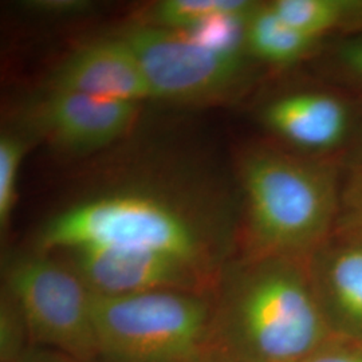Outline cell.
<instances>
[{
	"label": "cell",
	"instance_id": "obj_5",
	"mask_svg": "<svg viewBox=\"0 0 362 362\" xmlns=\"http://www.w3.org/2000/svg\"><path fill=\"white\" fill-rule=\"evenodd\" d=\"M6 286L25 320L30 346L98 362L91 291L67 264L38 251L16 257L7 264Z\"/></svg>",
	"mask_w": 362,
	"mask_h": 362
},
{
	"label": "cell",
	"instance_id": "obj_15",
	"mask_svg": "<svg viewBox=\"0 0 362 362\" xmlns=\"http://www.w3.org/2000/svg\"><path fill=\"white\" fill-rule=\"evenodd\" d=\"M25 153V144L10 134L0 139V226L4 230L10 221L15 203L18 172Z\"/></svg>",
	"mask_w": 362,
	"mask_h": 362
},
{
	"label": "cell",
	"instance_id": "obj_18",
	"mask_svg": "<svg viewBox=\"0 0 362 362\" xmlns=\"http://www.w3.org/2000/svg\"><path fill=\"white\" fill-rule=\"evenodd\" d=\"M362 339L338 338L299 362H362Z\"/></svg>",
	"mask_w": 362,
	"mask_h": 362
},
{
	"label": "cell",
	"instance_id": "obj_23",
	"mask_svg": "<svg viewBox=\"0 0 362 362\" xmlns=\"http://www.w3.org/2000/svg\"><path fill=\"white\" fill-rule=\"evenodd\" d=\"M357 164H362V146L360 148V155H358V158H357Z\"/></svg>",
	"mask_w": 362,
	"mask_h": 362
},
{
	"label": "cell",
	"instance_id": "obj_13",
	"mask_svg": "<svg viewBox=\"0 0 362 362\" xmlns=\"http://www.w3.org/2000/svg\"><path fill=\"white\" fill-rule=\"evenodd\" d=\"M270 7L286 23L317 39L339 26L357 8L338 0H276Z\"/></svg>",
	"mask_w": 362,
	"mask_h": 362
},
{
	"label": "cell",
	"instance_id": "obj_8",
	"mask_svg": "<svg viewBox=\"0 0 362 362\" xmlns=\"http://www.w3.org/2000/svg\"><path fill=\"white\" fill-rule=\"evenodd\" d=\"M137 115L139 103L50 91L33 110V122L59 148L82 153L122 137Z\"/></svg>",
	"mask_w": 362,
	"mask_h": 362
},
{
	"label": "cell",
	"instance_id": "obj_12",
	"mask_svg": "<svg viewBox=\"0 0 362 362\" xmlns=\"http://www.w3.org/2000/svg\"><path fill=\"white\" fill-rule=\"evenodd\" d=\"M320 39L290 26L269 6H258L247 25V49L272 65L303 58Z\"/></svg>",
	"mask_w": 362,
	"mask_h": 362
},
{
	"label": "cell",
	"instance_id": "obj_17",
	"mask_svg": "<svg viewBox=\"0 0 362 362\" xmlns=\"http://www.w3.org/2000/svg\"><path fill=\"white\" fill-rule=\"evenodd\" d=\"M30 346V338L22 313L6 294L0 314V356L1 362H18Z\"/></svg>",
	"mask_w": 362,
	"mask_h": 362
},
{
	"label": "cell",
	"instance_id": "obj_3",
	"mask_svg": "<svg viewBox=\"0 0 362 362\" xmlns=\"http://www.w3.org/2000/svg\"><path fill=\"white\" fill-rule=\"evenodd\" d=\"M91 314L98 362H194L211 346L209 294L91 291Z\"/></svg>",
	"mask_w": 362,
	"mask_h": 362
},
{
	"label": "cell",
	"instance_id": "obj_1",
	"mask_svg": "<svg viewBox=\"0 0 362 362\" xmlns=\"http://www.w3.org/2000/svg\"><path fill=\"white\" fill-rule=\"evenodd\" d=\"M209 350L231 362H299L337 336L311 281L309 259L246 258L219 278Z\"/></svg>",
	"mask_w": 362,
	"mask_h": 362
},
{
	"label": "cell",
	"instance_id": "obj_11",
	"mask_svg": "<svg viewBox=\"0 0 362 362\" xmlns=\"http://www.w3.org/2000/svg\"><path fill=\"white\" fill-rule=\"evenodd\" d=\"M263 124L275 136L311 152L332 151L350 128V110L329 93L302 91L279 97L262 113Z\"/></svg>",
	"mask_w": 362,
	"mask_h": 362
},
{
	"label": "cell",
	"instance_id": "obj_20",
	"mask_svg": "<svg viewBox=\"0 0 362 362\" xmlns=\"http://www.w3.org/2000/svg\"><path fill=\"white\" fill-rule=\"evenodd\" d=\"M338 61L350 76L362 82V38L342 43L338 47Z\"/></svg>",
	"mask_w": 362,
	"mask_h": 362
},
{
	"label": "cell",
	"instance_id": "obj_10",
	"mask_svg": "<svg viewBox=\"0 0 362 362\" xmlns=\"http://www.w3.org/2000/svg\"><path fill=\"white\" fill-rule=\"evenodd\" d=\"M311 281L337 336L362 337V240L333 235L309 258Z\"/></svg>",
	"mask_w": 362,
	"mask_h": 362
},
{
	"label": "cell",
	"instance_id": "obj_9",
	"mask_svg": "<svg viewBox=\"0 0 362 362\" xmlns=\"http://www.w3.org/2000/svg\"><path fill=\"white\" fill-rule=\"evenodd\" d=\"M55 93H77L140 103L152 98L140 64L122 38L93 43L71 54L52 73Z\"/></svg>",
	"mask_w": 362,
	"mask_h": 362
},
{
	"label": "cell",
	"instance_id": "obj_2",
	"mask_svg": "<svg viewBox=\"0 0 362 362\" xmlns=\"http://www.w3.org/2000/svg\"><path fill=\"white\" fill-rule=\"evenodd\" d=\"M240 170L247 258L309 259L333 235L341 202L333 164L255 149Z\"/></svg>",
	"mask_w": 362,
	"mask_h": 362
},
{
	"label": "cell",
	"instance_id": "obj_22",
	"mask_svg": "<svg viewBox=\"0 0 362 362\" xmlns=\"http://www.w3.org/2000/svg\"><path fill=\"white\" fill-rule=\"evenodd\" d=\"M194 362H231L228 361L227 358L221 357L218 353L212 351V350H208L207 353L204 356H202L199 360H196Z\"/></svg>",
	"mask_w": 362,
	"mask_h": 362
},
{
	"label": "cell",
	"instance_id": "obj_6",
	"mask_svg": "<svg viewBox=\"0 0 362 362\" xmlns=\"http://www.w3.org/2000/svg\"><path fill=\"white\" fill-rule=\"evenodd\" d=\"M122 39L134 52L152 98L211 100L231 90L242 76L243 57L208 50L177 30L137 27Z\"/></svg>",
	"mask_w": 362,
	"mask_h": 362
},
{
	"label": "cell",
	"instance_id": "obj_14",
	"mask_svg": "<svg viewBox=\"0 0 362 362\" xmlns=\"http://www.w3.org/2000/svg\"><path fill=\"white\" fill-rule=\"evenodd\" d=\"M257 3L246 0H164L153 8L158 27L184 30L221 13H250Z\"/></svg>",
	"mask_w": 362,
	"mask_h": 362
},
{
	"label": "cell",
	"instance_id": "obj_4",
	"mask_svg": "<svg viewBox=\"0 0 362 362\" xmlns=\"http://www.w3.org/2000/svg\"><path fill=\"white\" fill-rule=\"evenodd\" d=\"M145 250L214 269L207 236L182 211L153 196L110 194L58 214L39 233L37 251Z\"/></svg>",
	"mask_w": 362,
	"mask_h": 362
},
{
	"label": "cell",
	"instance_id": "obj_16",
	"mask_svg": "<svg viewBox=\"0 0 362 362\" xmlns=\"http://www.w3.org/2000/svg\"><path fill=\"white\" fill-rule=\"evenodd\" d=\"M334 233L362 240V164H357L341 188Z\"/></svg>",
	"mask_w": 362,
	"mask_h": 362
},
{
	"label": "cell",
	"instance_id": "obj_19",
	"mask_svg": "<svg viewBox=\"0 0 362 362\" xmlns=\"http://www.w3.org/2000/svg\"><path fill=\"white\" fill-rule=\"evenodd\" d=\"M26 7L39 13L54 15H74L90 8V3L83 0H35L27 1Z\"/></svg>",
	"mask_w": 362,
	"mask_h": 362
},
{
	"label": "cell",
	"instance_id": "obj_21",
	"mask_svg": "<svg viewBox=\"0 0 362 362\" xmlns=\"http://www.w3.org/2000/svg\"><path fill=\"white\" fill-rule=\"evenodd\" d=\"M18 362H86L39 346H28Z\"/></svg>",
	"mask_w": 362,
	"mask_h": 362
},
{
	"label": "cell",
	"instance_id": "obj_7",
	"mask_svg": "<svg viewBox=\"0 0 362 362\" xmlns=\"http://www.w3.org/2000/svg\"><path fill=\"white\" fill-rule=\"evenodd\" d=\"M67 266L97 294L117 296L156 290L209 294L218 286L214 269L157 251L81 248L64 252Z\"/></svg>",
	"mask_w": 362,
	"mask_h": 362
}]
</instances>
